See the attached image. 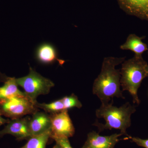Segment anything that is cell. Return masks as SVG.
Instances as JSON below:
<instances>
[{"instance_id": "6da1fadb", "label": "cell", "mask_w": 148, "mask_h": 148, "mask_svg": "<svg viewBox=\"0 0 148 148\" xmlns=\"http://www.w3.org/2000/svg\"><path fill=\"white\" fill-rule=\"evenodd\" d=\"M125 57H106L103 60L101 73L94 81L92 93L102 104H108L114 97L125 98L121 90L120 70L116 66L125 61Z\"/></svg>"}, {"instance_id": "7a4b0ae2", "label": "cell", "mask_w": 148, "mask_h": 148, "mask_svg": "<svg viewBox=\"0 0 148 148\" xmlns=\"http://www.w3.org/2000/svg\"><path fill=\"white\" fill-rule=\"evenodd\" d=\"M113 101L108 104H102L101 107L95 112L96 117L99 119H104L106 124L96 121L93 125L98 127L99 132L105 130H119L123 135L128 137L129 135L127 134L126 130L131 125L130 117L136 111L135 107L128 102L119 108L113 106Z\"/></svg>"}, {"instance_id": "3957f363", "label": "cell", "mask_w": 148, "mask_h": 148, "mask_svg": "<svg viewBox=\"0 0 148 148\" xmlns=\"http://www.w3.org/2000/svg\"><path fill=\"white\" fill-rule=\"evenodd\" d=\"M147 63L142 56L135 55L124 61L120 70L121 86L123 91L127 90L133 98V103L139 105L138 91L143 80L148 76L146 71Z\"/></svg>"}, {"instance_id": "277c9868", "label": "cell", "mask_w": 148, "mask_h": 148, "mask_svg": "<svg viewBox=\"0 0 148 148\" xmlns=\"http://www.w3.org/2000/svg\"><path fill=\"white\" fill-rule=\"evenodd\" d=\"M36 103L24 93L0 100V112L2 115L10 119L20 118L25 115H32L39 111L36 106Z\"/></svg>"}, {"instance_id": "5b68a950", "label": "cell", "mask_w": 148, "mask_h": 148, "mask_svg": "<svg viewBox=\"0 0 148 148\" xmlns=\"http://www.w3.org/2000/svg\"><path fill=\"white\" fill-rule=\"evenodd\" d=\"M16 80L18 85L24 89V93L36 103L38 96L49 93L54 86L53 82L43 77L31 67L28 75Z\"/></svg>"}, {"instance_id": "8992f818", "label": "cell", "mask_w": 148, "mask_h": 148, "mask_svg": "<svg viewBox=\"0 0 148 148\" xmlns=\"http://www.w3.org/2000/svg\"><path fill=\"white\" fill-rule=\"evenodd\" d=\"M51 117L50 138L73 137L75 128L70 118L68 110L50 114Z\"/></svg>"}, {"instance_id": "52a82bcc", "label": "cell", "mask_w": 148, "mask_h": 148, "mask_svg": "<svg viewBox=\"0 0 148 148\" xmlns=\"http://www.w3.org/2000/svg\"><path fill=\"white\" fill-rule=\"evenodd\" d=\"M30 117L10 119L4 128L0 131V137L10 135L19 140L29 139L32 137L29 127Z\"/></svg>"}, {"instance_id": "ba28073f", "label": "cell", "mask_w": 148, "mask_h": 148, "mask_svg": "<svg viewBox=\"0 0 148 148\" xmlns=\"http://www.w3.org/2000/svg\"><path fill=\"white\" fill-rule=\"evenodd\" d=\"M121 133H115L110 136H101L95 131L89 132L87 140L82 148H114L120 140Z\"/></svg>"}, {"instance_id": "9c48e42d", "label": "cell", "mask_w": 148, "mask_h": 148, "mask_svg": "<svg viewBox=\"0 0 148 148\" xmlns=\"http://www.w3.org/2000/svg\"><path fill=\"white\" fill-rule=\"evenodd\" d=\"M35 58L40 64L51 65L58 62L62 66L65 61L58 57L57 49L50 43L44 42L37 47L35 51Z\"/></svg>"}, {"instance_id": "30bf717a", "label": "cell", "mask_w": 148, "mask_h": 148, "mask_svg": "<svg viewBox=\"0 0 148 148\" xmlns=\"http://www.w3.org/2000/svg\"><path fill=\"white\" fill-rule=\"evenodd\" d=\"M121 8L130 15L148 21V0H117Z\"/></svg>"}, {"instance_id": "8fae6325", "label": "cell", "mask_w": 148, "mask_h": 148, "mask_svg": "<svg viewBox=\"0 0 148 148\" xmlns=\"http://www.w3.org/2000/svg\"><path fill=\"white\" fill-rule=\"evenodd\" d=\"M29 121V127L32 136L41 134L50 129V114L38 111L32 115Z\"/></svg>"}, {"instance_id": "7c38bea8", "label": "cell", "mask_w": 148, "mask_h": 148, "mask_svg": "<svg viewBox=\"0 0 148 148\" xmlns=\"http://www.w3.org/2000/svg\"><path fill=\"white\" fill-rule=\"evenodd\" d=\"M0 81L4 84L0 87V100L23 95L24 92L19 90L15 77L6 76L0 73Z\"/></svg>"}, {"instance_id": "4fadbf2b", "label": "cell", "mask_w": 148, "mask_h": 148, "mask_svg": "<svg viewBox=\"0 0 148 148\" xmlns=\"http://www.w3.org/2000/svg\"><path fill=\"white\" fill-rule=\"evenodd\" d=\"M145 38L139 37L135 34H130L125 42L121 45V49L132 51L135 55L142 56L144 52L148 50L147 45L142 41Z\"/></svg>"}, {"instance_id": "5bb4252c", "label": "cell", "mask_w": 148, "mask_h": 148, "mask_svg": "<svg viewBox=\"0 0 148 148\" xmlns=\"http://www.w3.org/2000/svg\"><path fill=\"white\" fill-rule=\"evenodd\" d=\"M50 129L39 135H34L20 148H45L49 139L50 138Z\"/></svg>"}, {"instance_id": "9a60e30c", "label": "cell", "mask_w": 148, "mask_h": 148, "mask_svg": "<svg viewBox=\"0 0 148 148\" xmlns=\"http://www.w3.org/2000/svg\"><path fill=\"white\" fill-rule=\"evenodd\" d=\"M36 106L38 109H41L47 113L53 114L60 112L65 110L62 99L53 101L49 103H40L38 102Z\"/></svg>"}, {"instance_id": "2e32d148", "label": "cell", "mask_w": 148, "mask_h": 148, "mask_svg": "<svg viewBox=\"0 0 148 148\" xmlns=\"http://www.w3.org/2000/svg\"><path fill=\"white\" fill-rule=\"evenodd\" d=\"M63 101L65 110H68L73 108H80L82 105L76 95L72 94L69 96H66L61 98Z\"/></svg>"}, {"instance_id": "e0dca14e", "label": "cell", "mask_w": 148, "mask_h": 148, "mask_svg": "<svg viewBox=\"0 0 148 148\" xmlns=\"http://www.w3.org/2000/svg\"><path fill=\"white\" fill-rule=\"evenodd\" d=\"M56 144H58L61 148H73L71 146L69 138H54Z\"/></svg>"}, {"instance_id": "ac0fdd59", "label": "cell", "mask_w": 148, "mask_h": 148, "mask_svg": "<svg viewBox=\"0 0 148 148\" xmlns=\"http://www.w3.org/2000/svg\"><path fill=\"white\" fill-rule=\"evenodd\" d=\"M127 139H130L133 143H135L140 147L145 148H148V139H142L136 137H132L129 136Z\"/></svg>"}, {"instance_id": "d6986e66", "label": "cell", "mask_w": 148, "mask_h": 148, "mask_svg": "<svg viewBox=\"0 0 148 148\" xmlns=\"http://www.w3.org/2000/svg\"><path fill=\"white\" fill-rule=\"evenodd\" d=\"M10 119H5L2 117L1 114L0 112V126L3 125L7 124L9 122Z\"/></svg>"}, {"instance_id": "ffe728a7", "label": "cell", "mask_w": 148, "mask_h": 148, "mask_svg": "<svg viewBox=\"0 0 148 148\" xmlns=\"http://www.w3.org/2000/svg\"><path fill=\"white\" fill-rule=\"evenodd\" d=\"M53 148H61V147H60V146L58 145V144H56V145L53 147Z\"/></svg>"}, {"instance_id": "44dd1931", "label": "cell", "mask_w": 148, "mask_h": 148, "mask_svg": "<svg viewBox=\"0 0 148 148\" xmlns=\"http://www.w3.org/2000/svg\"><path fill=\"white\" fill-rule=\"evenodd\" d=\"M146 71H147V73L148 75V65L146 67Z\"/></svg>"}, {"instance_id": "7402d4cb", "label": "cell", "mask_w": 148, "mask_h": 148, "mask_svg": "<svg viewBox=\"0 0 148 148\" xmlns=\"http://www.w3.org/2000/svg\"></svg>"}]
</instances>
